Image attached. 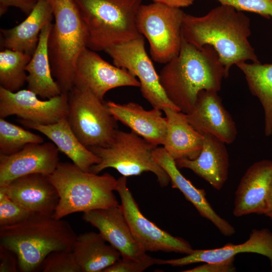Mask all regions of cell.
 I'll list each match as a JSON object with an SVG mask.
<instances>
[{"instance_id": "cell-1", "label": "cell", "mask_w": 272, "mask_h": 272, "mask_svg": "<svg viewBox=\"0 0 272 272\" xmlns=\"http://www.w3.org/2000/svg\"><path fill=\"white\" fill-rule=\"evenodd\" d=\"M181 34L185 41L197 48L213 47L228 77L234 64L259 61L248 40L249 18L231 6L221 4L200 17L185 14Z\"/></svg>"}, {"instance_id": "cell-2", "label": "cell", "mask_w": 272, "mask_h": 272, "mask_svg": "<svg viewBox=\"0 0 272 272\" xmlns=\"http://www.w3.org/2000/svg\"><path fill=\"white\" fill-rule=\"evenodd\" d=\"M159 77L168 99L187 114L200 91H219L223 78L228 76L213 47L197 48L182 38L179 53L165 63Z\"/></svg>"}, {"instance_id": "cell-3", "label": "cell", "mask_w": 272, "mask_h": 272, "mask_svg": "<svg viewBox=\"0 0 272 272\" xmlns=\"http://www.w3.org/2000/svg\"><path fill=\"white\" fill-rule=\"evenodd\" d=\"M77 237L66 221L52 215L33 213L18 224L0 226V245L16 254L22 272L41 268L52 251H72Z\"/></svg>"}, {"instance_id": "cell-4", "label": "cell", "mask_w": 272, "mask_h": 272, "mask_svg": "<svg viewBox=\"0 0 272 272\" xmlns=\"http://www.w3.org/2000/svg\"><path fill=\"white\" fill-rule=\"evenodd\" d=\"M48 176L59 196L52 215L56 219L119 205L113 192L116 189L117 179L108 173L99 175L84 171L73 163L59 162Z\"/></svg>"}, {"instance_id": "cell-5", "label": "cell", "mask_w": 272, "mask_h": 272, "mask_svg": "<svg viewBox=\"0 0 272 272\" xmlns=\"http://www.w3.org/2000/svg\"><path fill=\"white\" fill-rule=\"evenodd\" d=\"M84 26L87 47L105 51L141 37L137 17L142 0H74Z\"/></svg>"}, {"instance_id": "cell-6", "label": "cell", "mask_w": 272, "mask_h": 272, "mask_svg": "<svg viewBox=\"0 0 272 272\" xmlns=\"http://www.w3.org/2000/svg\"><path fill=\"white\" fill-rule=\"evenodd\" d=\"M49 1L54 19L48 41L52 74L61 93H69L77 59L87 47L86 32L74 0Z\"/></svg>"}, {"instance_id": "cell-7", "label": "cell", "mask_w": 272, "mask_h": 272, "mask_svg": "<svg viewBox=\"0 0 272 272\" xmlns=\"http://www.w3.org/2000/svg\"><path fill=\"white\" fill-rule=\"evenodd\" d=\"M157 147L132 131L117 129L108 146L89 148L100 158V162L93 165L90 172L98 174L106 168H112L127 177L150 171L156 175L160 186H167L170 179L153 157Z\"/></svg>"}, {"instance_id": "cell-8", "label": "cell", "mask_w": 272, "mask_h": 272, "mask_svg": "<svg viewBox=\"0 0 272 272\" xmlns=\"http://www.w3.org/2000/svg\"><path fill=\"white\" fill-rule=\"evenodd\" d=\"M66 117L80 141L89 148L108 146L117 130V120L106 102L79 84H75L68 93Z\"/></svg>"}, {"instance_id": "cell-9", "label": "cell", "mask_w": 272, "mask_h": 272, "mask_svg": "<svg viewBox=\"0 0 272 272\" xmlns=\"http://www.w3.org/2000/svg\"><path fill=\"white\" fill-rule=\"evenodd\" d=\"M185 14L180 8L157 3L141 6L137 17V27L148 40L155 61L165 64L179 53Z\"/></svg>"}, {"instance_id": "cell-10", "label": "cell", "mask_w": 272, "mask_h": 272, "mask_svg": "<svg viewBox=\"0 0 272 272\" xmlns=\"http://www.w3.org/2000/svg\"><path fill=\"white\" fill-rule=\"evenodd\" d=\"M104 51L112 58L114 65L138 78L142 96L153 108L162 110L170 108L181 111L164 92L159 75L146 52L143 36L109 47Z\"/></svg>"}, {"instance_id": "cell-11", "label": "cell", "mask_w": 272, "mask_h": 272, "mask_svg": "<svg viewBox=\"0 0 272 272\" xmlns=\"http://www.w3.org/2000/svg\"><path fill=\"white\" fill-rule=\"evenodd\" d=\"M116 191L131 232L146 252L162 251L187 255L193 251L188 241L160 229L143 215L127 186L126 177L122 176L117 179Z\"/></svg>"}, {"instance_id": "cell-12", "label": "cell", "mask_w": 272, "mask_h": 272, "mask_svg": "<svg viewBox=\"0 0 272 272\" xmlns=\"http://www.w3.org/2000/svg\"><path fill=\"white\" fill-rule=\"evenodd\" d=\"M32 91L11 92L0 87V118L15 115L23 120L48 125L66 117L68 93L40 100Z\"/></svg>"}, {"instance_id": "cell-13", "label": "cell", "mask_w": 272, "mask_h": 272, "mask_svg": "<svg viewBox=\"0 0 272 272\" xmlns=\"http://www.w3.org/2000/svg\"><path fill=\"white\" fill-rule=\"evenodd\" d=\"M75 84L85 86L103 101L105 94L112 89L140 87L139 80L127 70L111 64L87 47L77 59Z\"/></svg>"}, {"instance_id": "cell-14", "label": "cell", "mask_w": 272, "mask_h": 272, "mask_svg": "<svg viewBox=\"0 0 272 272\" xmlns=\"http://www.w3.org/2000/svg\"><path fill=\"white\" fill-rule=\"evenodd\" d=\"M59 150L53 143H30L10 155L0 154V186L29 174H51L59 163Z\"/></svg>"}, {"instance_id": "cell-15", "label": "cell", "mask_w": 272, "mask_h": 272, "mask_svg": "<svg viewBox=\"0 0 272 272\" xmlns=\"http://www.w3.org/2000/svg\"><path fill=\"white\" fill-rule=\"evenodd\" d=\"M83 219L98 230L121 258L141 260L148 256L134 238L121 205L83 213Z\"/></svg>"}, {"instance_id": "cell-16", "label": "cell", "mask_w": 272, "mask_h": 272, "mask_svg": "<svg viewBox=\"0 0 272 272\" xmlns=\"http://www.w3.org/2000/svg\"><path fill=\"white\" fill-rule=\"evenodd\" d=\"M186 114L189 123L203 135H213L226 144H232L236 139V123L218 92L200 91L193 108Z\"/></svg>"}, {"instance_id": "cell-17", "label": "cell", "mask_w": 272, "mask_h": 272, "mask_svg": "<svg viewBox=\"0 0 272 272\" xmlns=\"http://www.w3.org/2000/svg\"><path fill=\"white\" fill-rule=\"evenodd\" d=\"M0 190L32 213L52 215L59 196L48 175L32 174L19 177Z\"/></svg>"}, {"instance_id": "cell-18", "label": "cell", "mask_w": 272, "mask_h": 272, "mask_svg": "<svg viewBox=\"0 0 272 272\" xmlns=\"http://www.w3.org/2000/svg\"><path fill=\"white\" fill-rule=\"evenodd\" d=\"M271 178V160L257 161L247 169L235 191L233 211L235 217L251 214H265Z\"/></svg>"}, {"instance_id": "cell-19", "label": "cell", "mask_w": 272, "mask_h": 272, "mask_svg": "<svg viewBox=\"0 0 272 272\" xmlns=\"http://www.w3.org/2000/svg\"><path fill=\"white\" fill-rule=\"evenodd\" d=\"M251 252L267 257L272 271V232L267 229H253L249 239L240 244L228 243L223 247L212 249H196L186 256L176 259H158L157 264L183 266L199 262H218L225 261L240 253Z\"/></svg>"}, {"instance_id": "cell-20", "label": "cell", "mask_w": 272, "mask_h": 272, "mask_svg": "<svg viewBox=\"0 0 272 272\" xmlns=\"http://www.w3.org/2000/svg\"><path fill=\"white\" fill-rule=\"evenodd\" d=\"M153 157L168 175L172 187L179 190L202 217L210 220L224 236H230L235 233L234 227L213 209L206 198V191L196 188L181 173L175 160L164 147H157L153 151Z\"/></svg>"}, {"instance_id": "cell-21", "label": "cell", "mask_w": 272, "mask_h": 272, "mask_svg": "<svg viewBox=\"0 0 272 272\" xmlns=\"http://www.w3.org/2000/svg\"><path fill=\"white\" fill-rule=\"evenodd\" d=\"M106 104L112 115L150 143L163 145L167 133V121L162 110H145L134 102L118 104L111 101Z\"/></svg>"}, {"instance_id": "cell-22", "label": "cell", "mask_w": 272, "mask_h": 272, "mask_svg": "<svg viewBox=\"0 0 272 272\" xmlns=\"http://www.w3.org/2000/svg\"><path fill=\"white\" fill-rule=\"evenodd\" d=\"M202 150L193 160L175 161L179 169L187 168L207 181L216 190L222 188L229 173V156L225 143L213 135H203Z\"/></svg>"}, {"instance_id": "cell-23", "label": "cell", "mask_w": 272, "mask_h": 272, "mask_svg": "<svg viewBox=\"0 0 272 272\" xmlns=\"http://www.w3.org/2000/svg\"><path fill=\"white\" fill-rule=\"evenodd\" d=\"M53 18L49 0H39L27 18L10 29L1 30V43L5 49L32 55L38 43L42 29Z\"/></svg>"}, {"instance_id": "cell-24", "label": "cell", "mask_w": 272, "mask_h": 272, "mask_svg": "<svg viewBox=\"0 0 272 272\" xmlns=\"http://www.w3.org/2000/svg\"><path fill=\"white\" fill-rule=\"evenodd\" d=\"M25 127L38 131L50 140L73 163L81 170L89 172L91 168L100 162V158L85 146L72 129L66 117L55 123L44 125L23 120Z\"/></svg>"}, {"instance_id": "cell-25", "label": "cell", "mask_w": 272, "mask_h": 272, "mask_svg": "<svg viewBox=\"0 0 272 272\" xmlns=\"http://www.w3.org/2000/svg\"><path fill=\"white\" fill-rule=\"evenodd\" d=\"M163 111L167 121V129L163 147L175 160H193L200 153L203 135L189 123L186 113L170 108Z\"/></svg>"}, {"instance_id": "cell-26", "label": "cell", "mask_w": 272, "mask_h": 272, "mask_svg": "<svg viewBox=\"0 0 272 272\" xmlns=\"http://www.w3.org/2000/svg\"><path fill=\"white\" fill-rule=\"evenodd\" d=\"M52 24L41 30L37 47L26 66L27 89L43 99H48L61 94L52 76L48 54V41Z\"/></svg>"}, {"instance_id": "cell-27", "label": "cell", "mask_w": 272, "mask_h": 272, "mask_svg": "<svg viewBox=\"0 0 272 272\" xmlns=\"http://www.w3.org/2000/svg\"><path fill=\"white\" fill-rule=\"evenodd\" d=\"M102 235L94 232L77 236L72 252L83 272H101L121 257Z\"/></svg>"}, {"instance_id": "cell-28", "label": "cell", "mask_w": 272, "mask_h": 272, "mask_svg": "<svg viewBox=\"0 0 272 272\" xmlns=\"http://www.w3.org/2000/svg\"><path fill=\"white\" fill-rule=\"evenodd\" d=\"M236 65L244 75L251 93L263 107L264 132L265 136L269 137L272 134V63L245 61Z\"/></svg>"}, {"instance_id": "cell-29", "label": "cell", "mask_w": 272, "mask_h": 272, "mask_svg": "<svg viewBox=\"0 0 272 272\" xmlns=\"http://www.w3.org/2000/svg\"><path fill=\"white\" fill-rule=\"evenodd\" d=\"M32 56L23 52L5 49L0 52V85L16 92L26 82V66Z\"/></svg>"}, {"instance_id": "cell-30", "label": "cell", "mask_w": 272, "mask_h": 272, "mask_svg": "<svg viewBox=\"0 0 272 272\" xmlns=\"http://www.w3.org/2000/svg\"><path fill=\"white\" fill-rule=\"evenodd\" d=\"M40 135L0 118V154L10 155L30 143H42Z\"/></svg>"}, {"instance_id": "cell-31", "label": "cell", "mask_w": 272, "mask_h": 272, "mask_svg": "<svg viewBox=\"0 0 272 272\" xmlns=\"http://www.w3.org/2000/svg\"><path fill=\"white\" fill-rule=\"evenodd\" d=\"M41 268L43 272H81L72 251L59 250L50 253L44 259Z\"/></svg>"}, {"instance_id": "cell-32", "label": "cell", "mask_w": 272, "mask_h": 272, "mask_svg": "<svg viewBox=\"0 0 272 272\" xmlns=\"http://www.w3.org/2000/svg\"><path fill=\"white\" fill-rule=\"evenodd\" d=\"M32 214L0 190V226L18 224Z\"/></svg>"}, {"instance_id": "cell-33", "label": "cell", "mask_w": 272, "mask_h": 272, "mask_svg": "<svg viewBox=\"0 0 272 272\" xmlns=\"http://www.w3.org/2000/svg\"><path fill=\"white\" fill-rule=\"evenodd\" d=\"M220 4L231 6L240 11L255 13L272 18V0H216Z\"/></svg>"}, {"instance_id": "cell-34", "label": "cell", "mask_w": 272, "mask_h": 272, "mask_svg": "<svg viewBox=\"0 0 272 272\" xmlns=\"http://www.w3.org/2000/svg\"><path fill=\"white\" fill-rule=\"evenodd\" d=\"M154 264H157V258L149 255L141 260L121 257L103 272H141Z\"/></svg>"}, {"instance_id": "cell-35", "label": "cell", "mask_w": 272, "mask_h": 272, "mask_svg": "<svg viewBox=\"0 0 272 272\" xmlns=\"http://www.w3.org/2000/svg\"><path fill=\"white\" fill-rule=\"evenodd\" d=\"M235 258L218 262H206L205 264L187 269L184 272H231L236 271L234 265Z\"/></svg>"}, {"instance_id": "cell-36", "label": "cell", "mask_w": 272, "mask_h": 272, "mask_svg": "<svg viewBox=\"0 0 272 272\" xmlns=\"http://www.w3.org/2000/svg\"><path fill=\"white\" fill-rule=\"evenodd\" d=\"M39 0H0V15H4L10 7L19 9L27 16Z\"/></svg>"}, {"instance_id": "cell-37", "label": "cell", "mask_w": 272, "mask_h": 272, "mask_svg": "<svg viewBox=\"0 0 272 272\" xmlns=\"http://www.w3.org/2000/svg\"><path fill=\"white\" fill-rule=\"evenodd\" d=\"M18 270V260L16 254L0 245V272H16Z\"/></svg>"}, {"instance_id": "cell-38", "label": "cell", "mask_w": 272, "mask_h": 272, "mask_svg": "<svg viewBox=\"0 0 272 272\" xmlns=\"http://www.w3.org/2000/svg\"><path fill=\"white\" fill-rule=\"evenodd\" d=\"M154 3H159L170 7L181 8L191 5L194 0H152Z\"/></svg>"}, {"instance_id": "cell-39", "label": "cell", "mask_w": 272, "mask_h": 272, "mask_svg": "<svg viewBox=\"0 0 272 272\" xmlns=\"http://www.w3.org/2000/svg\"><path fill=\"white\" fill-rule=\"evenodd\" d=\"M264 215L272 219V178L267 192L266 209Z\"/></svg>"}]
</instances>
